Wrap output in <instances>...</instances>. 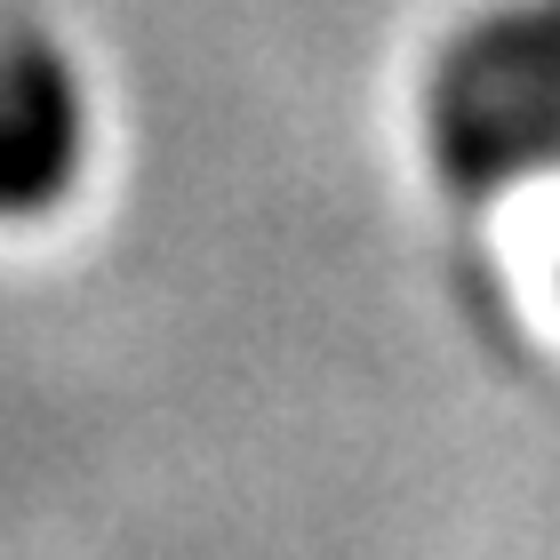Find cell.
Wrapping results in <instances>:
<instances>
[{"label":"cell","instance_id":"obj_2","mask_svg":"<svg viewBox=\"0 0 560 560\" xmlns=\"http://www.w3.org/2000/svg\"><path fill=\"white\" fill-rule=\"evenodd\" d=\"M81 161V89L48 40H0V209H40Z\"/></svg>","mask_w":560,"mask_h":560},{"label":"cell","instance_id":"obj_1","mask_svg":"<svg viewBox=\"0 0 560 560\" xmlns=\"http://www.w3.org/2000/svg\"><path fill=\"white\" fill-rule=\"evenodd\" d=\"M432 144L456 185H504L560 152V0H513L441 57Z\"/></svg>","mask_w":560,"mask_h":560}]
</instances>
